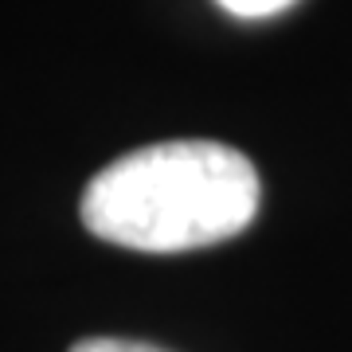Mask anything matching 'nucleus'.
I'll list each match as a JSON object with an SVG mask.
<instances>
[{"instance_id": "2", "label": "nucleus", "mask_w": 352, "mask_h": 352, "mask_svg": "<svg viewBox=\"0 0 352 352\" xmlns=\"http://www.w3.org/2000/svg\"><path fill=\"white\" fill-rule=\"evenodd\" d=\"M223 12L239 16V20H266V16H278L286 12L289 4H298V0H215Z\"/></svg>"}, {"instance_id": "1", "label": "nucleus", "mask_w": 352, "mask_h": 352, "mask_svg": "<svg viewBox=\"0 0 352 352\" xmlns=\"http://www.w3.org/2000/svg\"><path fill=\"white\" fill-rule=\"evenodd\" d=\"M258 192L254 164L223 141H157L90 180L82 223L129 251H196L239 235L258 212Z\"/></svg>"}, {"instance_id": "3", "label": "nucleus", "mask_w": 352, "mask_h": 352, "mask_svg": "<svg viewBox=\"0 0 352 352\" xmlns=\"http://www.w3.org/2000/svg\"><path fill=\"white\" fill-rule=\"evenodd\" d=\"M71 352H164L157 344H145V340H122V337H87L78 340Z\"/></svg>"}]
</instances>
